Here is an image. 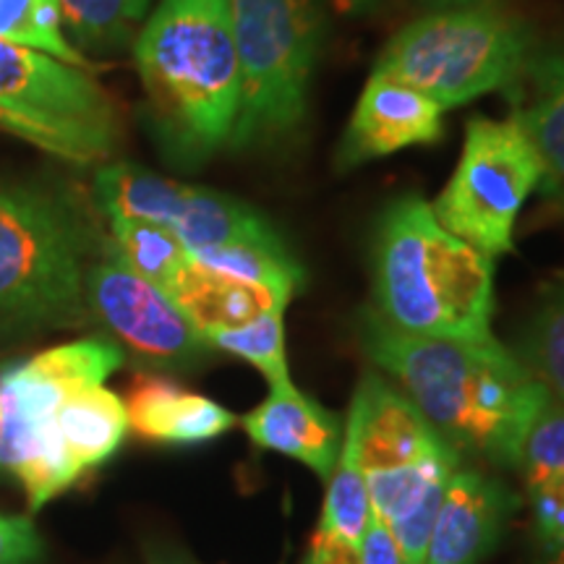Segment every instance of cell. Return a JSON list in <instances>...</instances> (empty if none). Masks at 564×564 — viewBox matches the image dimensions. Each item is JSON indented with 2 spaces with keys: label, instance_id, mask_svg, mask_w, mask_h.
<instances>
[{
  "label": "cell",
  "instance_id": "6da1fadb",
  "mask_svg": "<svg viewBox=\"0 0 564 564\" xmlns=\"http://www.w3.org/2000/svg\"><path fill=\"white\" fill-rule=\"evenodd\" d=\"M358 340L460 457L520 470L528 434L552 394L510 348L494 335L486 340L405 335L371 308L361 312Z\"/></svg>",
  "mask_w": 564,
  "mask_h": 564
},
{
  "label": "cell",
  "instance_id": "7a4b0ae2",
  "mask_svg": "<svg viewBox=\"0 0 564 564\" xmlns=\"http://www.w3.org/2000/svg\"><path fill=\"white\" fill-rule=\"evenodd\" d=\"M133 61L162 154L199 167L230 147L241 105V68L228 0H160Z\"/></svg>",
  "mask_w": 564,
  "mask_h": 564
},
{
  "label": "cell",
  "instance_id": "3957f363",
  "mask_svg": "<svg viewBox=\"0 0 564 564\" xmlns=\"http://www.w3.org/2000/svg\"><path fill=\"white\" fill-rule=\"evenodd\" d=\"M371 301V312L398 333L486 340L494 259L453 236L419 194L398 196L373 225Z\"/></svg>",
  "mask_w": 564,
  "mask_h": 564
},
{
  "label": "cell",
  "instance_id": "277c9868",
  "mask_svg": "<svg viewBox=\"0 0 564 564\" xmlns=\"http://www.w3.org/2000/svg\"><path fill=\"white\" fill-rule=\"evenodd\" d=\"M105 243L74 194L0 186V329L87 319L84 278Z\"/></svg>",
  "mask_w": 564,
  "mask_h": 564
},
{
  "label": "cell",
  "instance_id": "5b68a950",
  "mask_svg": "<svg viewBox=\"0 0 564 564\" xmlns=\"http://www.w3.org/2000/svg\"><path fill=\"white\" fill-rule=\"evenodd\" d=\"M533 51L531 26L486 0L436 9L403 26L379 53L373 74L392 76L449 110L489 91L518 97Z\"/></svg>",
  "mask_w": 564,
  "mask_h": 564
},
{
  "label": "cell",
  "instance_id": "8992f818",
  "mask_svg": "<svg viewBox=\"0 0 564 564\" xmlns=\"http://www.w3.org/2000/svg\"><path fill=\"white\" fill-rule=\"evenodd\" d=\"M241 68L230 150H278L306 123L324 42L322 0H228Z\"/></svg>",
  "mask_w": 564,
  "mask_h": 564
},
{
  "label": "cell",
  "instance_id": "52a82bcc",
  "mask_svg": "<svg viewBox=\"0 0 564 564\" xmlns=\"http://www.w3.org/2000/svg\"><path fill=\"white\" fill-rule=\"evenodd\" d=\"M0 112L42 152L87 167L108 162L123 139L118 102L91 76L51 55L0 40Z\"/></svg>",
  "mask_w": 564,
  "mask_h": 564
},
{
  "label": "cell",
  "instance_id": "ba28073f",
  "mask_svg": "<svg viewBox=\"0 0 564 564\" xmlns=\"http://www.w3.org/2000/svg\"><path fill=\"white\" fill-rule=\"evenodd\" d=\"M541 181L544 162L518 118L474 116L455 173L432 209L453 236L497 259L512 251L514 223Z\"/></svg>",
  "mask_w": 564,
  "mask_h": 564
},
{
  "label": "cell",
  "instance_id": "9c48e42d",
  "mask_svg": "<svg viewBox=\"0 0 564 564\" xmlns=\"http://www.w3.org/2000/svg\"><path fill=\"white\" fill-rule=\"evenodd\" d=\"M87 312L95 314L139 361L160 369H188L209 356L212 345L183 316L171 295L131 272L110 243L84 278Z\"/></svg>",
  "mask_w": 564,
  "mask_h": 564
},
{
  "label": "cell",
  "instance_id": "30bf717a",
  "mask_svg": "<svg viewBox=\"0 0 564 564\" xmlns=\"http://www.w3.org/2000/svg\"><path fill=\"white\" fill-rule=\"evenodd\" d=\"M444 137V108L419 89L384 74H371L348 126L337 141V173L390 158L413 147L436 144Z\"/></svg>",
  "mask_w": 564,
  "mask_h": 564
},
{
  "label": "cell",
  "instance_id": "8fae6325",
  "mask_svg": "<svg viewBox=\"0 0 564 564\" xmlns=\"http://www.w3.org/2000/svg\"><path fill=\"white\" fill-rule=\"evenodd\" d=\"M518 497L478 465H460L449 478L423 564H478L502 539Z\"/></svg>",
  "mask_w": 564,
  "mask_h": 564
},
{
  "label": "cell",
  "instance_id": "7c38bea8",
  "mask_svg": "<svg viewBox=\"0 0 564 564\" xmlns=\"http://www.w3.org/2000/svg\"><path fill=\"white\" fill-rule=\"evenodd\" d=\"M249 440L262 449L288 455L329 481L343 449L340 415L303 394L293 382L270 387V398L243 415Z\"/></svg>",
  "mask_w": 564,
  "mask_h": 564
},
{
  "label": "cell",
  "instance_id": "4fadbf2b",
  "mask_svg": "<svg viewBox=\"0 0 564 564\" xmlns=\"http://www.w3.org/2000/svg\"><path fill=\"white\" fill-rule=\"evenodd\" d=\"M129 429L158 444H202L230 432L236 415L204 394L183 390L178 382L154 373L131 379L123 398Z\"/></svg>",
  "mask_w": 564,
  "mask_h": 564
},
{
  "label": "cell",
  "instance_id": "5bb4252c",
  "mask_svg": "<svg viewBox=\"0 0 564 564\" xmlns=\"http://www.w3.org/2000/svg\"><path fill=\"white\" fill-rule=\"evenodd\" d=\"M167 295L183 316L199 329L204 340L223 329L243 327L272 308H288L291 303L288 295L212 272L196 264L194 259L178 272V278L167 288Z\"/></svg>",
  "mask_w": 564,
  "mask_h": 564
},
{
  "label": "cell",
  "instance_id": "9a60e30c",
  "mask_svg": "<svg viewBox=\"0 0 564 564\" xmlns=\"http://www.w3.org/2000/svg\"><path fill=\"white\" fill-rule=\"evenodd\" d=\"M528 105L514 112L544 162L541 192L564 209V45L535 47L528 61Z\"/></svg>",
  "mask_w": 564,
  "mask_h": 564
},
{
  "label": "cell",
  "instance_id": "2e32d148",
  "mask_svg": "<svg viewBox=\"0 0 564 564\" xmlns=\"http://www.w3.org/2000/svg\"><path fill=\"white\" fill-rule=\"evenodd\" d=\"M186 251L228 243H278V228L251 204L212 188L186 186L171 228Z\"/></svg>",
  "mask_w": 564,
  "mask_h": 564
},
{
  "label": "cell",
  "instance_id": "e0dca14e",
  "mask_svg": "<svg viewBox=\"0 0 564 564\" xmlns=\"http://www.w3.org/2000/svg\"><path fill=\"white\" fill-rule=\"evenodd\" d=\"M55 426L82 470L102 465L129 432L123 400L102 384L74 387L55 411Z\"/></svg>",
  "mask_w": 564,
  "mask_h": 564
},
{
  "label": "cell",
  "instance_id": "ac0fdd59",
  "mask_svg": "<svg viewBox=\"0 0 564 564\" xmlns=\"http://www.w3.org/2000/svg\"><path fill=\"white\" fill-rule=\"evenodd\" d=\"M512 352L546 387L552 400L564 403V274H556L539 291Z\"/></svg>",
  "mask_w": 564,
  "mask_h": 564
},
{
  "label": "cell",
  "instance_id": "d6986e66",
  "mask_svg": "<svg viewBox=\"0 0 564 564\" xmlns=\"http://www.w3.org/2000/svg\"><path fill=\"white\" fill-rule=\"evenodd\" d=\"M63 30L76 51L118 53L133 45L154 0H58Z\"/></svg>",
  "mask_w": 564,
  "mask_h": 564
},
{
  "label": "cell",
  "instance_id": "ffe728a7",
  "mask_svg": "<svg viewBox=\"0 0 564 564\" xmlns=\"http://www.w3.org/2000/svg\"><path fill=\"white\" fill-rule=\"evenodd\" d=\"M192 259L212 272L267 288V291L288 295V299H293L306 280V272L285 241L209 246V249L192 251Z\"/></svg>",
  "mask_w": 564,
  "mask_h": 564
},
{
  "label": "cell",
  "instance_id": "44dd1931",
  "mask_svg": "<svg viewBox=\"0 0 564 564\" xmlns=\"http://www.w3.org/2000/svg\"><path fill=\"white\" fill-rule=\"evenodd\" d=\"M369 491H366L361 460H358V421L352 411H348L340 460H337L333 476L327 481V494H324L322 518L316 531L358 546L366 523H369Z\"/></svg>",
  "mask_w": 564,
  "mask_h": 564
},
{
  "label": "cell",
  "instance_id": "7402d4cb",
  "mask_svg": "<svg viewBox=\"0 0 564 564\" xmlns=\"http://www.w3.org/2000/svg\"><path fill=\"white\" fill-rule=\"evenodd\" d=\"M110 251L160 291L167 293L178 272L192 262V253L173 230L141 220H110Z\"/></svg>",
  "mask_w": 564,
  "mask_h": 564
},
{
  "label": "cell",
  "instance_id": "603a6c76",
  "mask_svg": "<svg viewBox=\"0 0 564 564\" xmlns=\"http://www.w3.org/2000/svg\"><path fill=\"white\" fill-rule=\"evenodd\" d=\"M0 40L45 53L68 66L97 70V63H89L87 55L68 42L58 0H0Z\"/></svg>",
  "mask_w": 564,
  "mask_h": 564
},
{
  "label": "cell",
  "instance_id": "cb8c5ba5",
  "mask_svg": "<svg viewBox=\"0 0 564 564\" xmlns=\"http://www.w3.org/2000/svg\"><path fill=\"white\" fill-rule=\"evenodd\" d=\"M215 350L243 358L267 377L270 387L291 384L285 358V308H272L243 327L223 329L207 337Z\"/></svg>",
  "mask_w": 564,
  "mask_h": 564
},
{
  "label": "cell",
  "instance_id": "d4e9b609",
  "mask_svg": "<svg viewBox=\"0 0 564 564\" xmlns=\"http://www.w3.org/2000/svg\"><path fill=\"white\" fill-rule=\"evenodd\" d=\"M24 364L40 377L74 390V387L105 384V379L123 366V348L102 337H89V340L55 345Z\"/></svg>",
  "mask_w": 564,
  "mask_h": 564
},
{
  "label": "cell",
  "instance_id": "484cf974",
  "mask_svg": "<svg viewBox=\"0 0 564 564\" xmlns=\"http://www.w3.org/2000/svg\"><path fill=\"white\" fill-rule=\"evenodd\" d=\"M525 484L535 478L564 474V403L549 400V405L535 419L520 460Z\"/></svg>",
  "mask_w": 564,
  "mask_h": 564
},
{
  "label": "cell",
  "instance_id": "4316f807",
  "mask_svg": "<svg viewBox=\"0 0 564 564\" xmlns=\"http://www.w3.org/2000/svg\"><path fill=\"white\" fill-rule=\"evenodd\" d=\"M533 533L544 552L564 549V474L528 481Z\"/></svg>",
  "mask_w": 564,
  "mask_h": 564
},
{
  "label": "cell",
  "instance_id": "83f0119b",
  "mask_svg": "<svg viewBox=\"0 0 564 564\" xmlns=\"http://www.w3.org/2000/svg\"><path fill=\"white\" fill-rule=\"evenodd\" d=\"M45 544L26 514L0 512V564H42Z\"/></svg>",
  "mask_w": 564,
  "mask_h": 564
},
{
  "label": "cell",
  "instance_id": "f1b7e54d",
  "mask_svg": "<svg viewBox=\"0 0 564 564\" xmlns=\"http://www.w3.org/2000/svg\"><path fill=\"white\" fill-rule=\"evenodd\" d=\"M358 564H405L390 528L373 510L361 535V544H358Z\"/></svg>",
  "mask_w": 564,
  "mask_h": 564
},
{
  "label": "cell",
  "instance_id": "f546056e",
  "mask_svg": "<svg viewBox=\"0 0 564 564\" xmlns=\"http://www.w3.org/2000/svg\"><path fill=\"white\" fill-rule=\"evenodd\" d=\"M303 564H358V546L345 544L340 539L314 531Z\"/></svg>",
  "mask_w": 564,
  "mask_h": 564
},
{
  "label": "cell",
  "instance_id": "4dcf8cb0",
  "mask_svg": "<svg viewBox=\"0 0 564 564\" xmlns=\"http://www.w3.org/2000/svg\"><path fill=\"white\" fill-rule=\"evenodd\" d=\"M377 3H379V0H335L337 9H340L343 13H350V17H356V13L371 11Z\"/></svg>",
  "mask_w": 564,
  "mask_h": 564
},
{
  "label": "cell",
  "instance_id": "1f68e13d",
  "mask_svg": "<svg viewBox=\"0 0 564 564\" xmlns=\"http://www.w3.org/2000/svg\"><path fill=\"white\" fill-rule=\"evenodd\" d=\"M429 9H457V6H474V3H486V0H421Z\"/></svg>",
  "mask_w": 564,
  "mask_h": 564
},
{
  "label": "cell",
  "instance_id": "d6a6232c",
  "mask_svg": "<svg viewBox=\"0 0 564 564\" xmlns=\"http://www.w3.org/2000/svg\"><path fill=\"white\" fill-rule=\"evenodd\" d=\"M0 131H6V133H13V137H19V139H24L26 141V131L21 129V126L13 121L11 116H6V112H0Z\"/></svg>",
  "mask_w": 564,
  "mask_h": 564
},
{
  "label": "cell",
  "instance_id": "836d02e7",
  "mask_svg": "<svg viewBox=\"0 0 564 564\" xmlns=\"http://www.w3.org/2000/svg\"><path fill=\"white\" fill-rule=\"evenodd\" d=\"M541 564H564V549H560V552H546Z\"/></svg>",
  "mask_w": 564,
  "mask_h": 564
}]
</instances>
